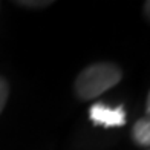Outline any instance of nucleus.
<instances>
[{
    "label": "nucleus",
    "instance_id": "7",
    "mask_svg": "<svg viewBox=\"0 0 150 150\" xmlns=\"http://www.w3.org/2000/svg\"><path fill=\"white\" fill-rule=\"evenodd\" d=\"M146 112H147V117L150 118V92L147 95V101H146Z\"/></svg>",
    "mask_w": 150,
    "mask_h": 150
},
{
    "label": "nucleus",
    "instance_id": "3",
    "mask_svg": "<svg viewBox=\"0 0 150 150\" xmlns=\"http://www.w3.org/2000/svg\"><path fill=\"white\" fill-rule=\"evenodd\" d=\"M132 138L138 146L150 147V118H141L132 129Z\"/></svg>",
    "mask_w": 150,
    "mask_h": 150
},
{
    "label": "nucleus",
    "instance_id": "2",
    "mask_svg": "<svg viewBox=\"0 0 150 150\" xmlns=\"http://www.w3.org/2000/svg\"><path fill=\"white\" fill-rule=\"evenodd\" d=\"M89 118L101 127H121L126 124V110L122 106L107 107L104 103H95L89 109Z\"/></svg>",
    "mask_w": 150,
    "mask_h": 150
},
{
    "label": "nucleus",
    "instance_id": "4",
    "mask_svg": "<svg viewBox=\"0 0 150 150\" xmlns=\"http://www.w3.org/2000/svg\"><path fill=\"white\" fill-rule=\"evenodd\" d=\"M6 100H8V84H6V81L0 77V113H2L3 107L6 104Z\"/></svg>",
    "mask_w": 150,
    "mask_h": 150
},
{
    "label": "nucleus",
    "instance_id": "1",
    "mask_svg": "<svg viewBox=\"0 0 150 150\" xmlns=\"http://www.w3.org/2000/svg\"><path fill=\"white\" fill-rule=\"evenodd\" d=\"M121 77L122 72L117 64L95 63L80 72L75 80V92L81 100L89 101L118 84Z\"/></svg>",
    "mask_w": 150,
    "mask_h": 150
},
{
    "label": "nucleus",
    "instance_id": "6",
    "mask_svg": "<svg viewBox=\"0 0 150 150\" xmlns=\"http://www.w3.org/2000/svg\"><path fill=\"white\" fill-rule=\"evenodd\" d=\"M144 12H146L147 18L150 20V0H149V2H146V3H144Z\"/></svg>",
    "mask_w": 150,
    "mask_h": 150
},
{
    "label": "nucleus",
    "instance_id": "5",
    "mask_svg": "<svg viewBox=\"0 0 150 150\" xmlns=\"http://www.w3.org/2000/svg\"><path fill=\"white\" fill-rule=\"evenodd\" d=\"M17 3L23 6H31V8H43V6L51 5L52 2H17Z\"/></svg>",
    "mask_w": 150,
    "mask_h": 150
}]
</instances>
